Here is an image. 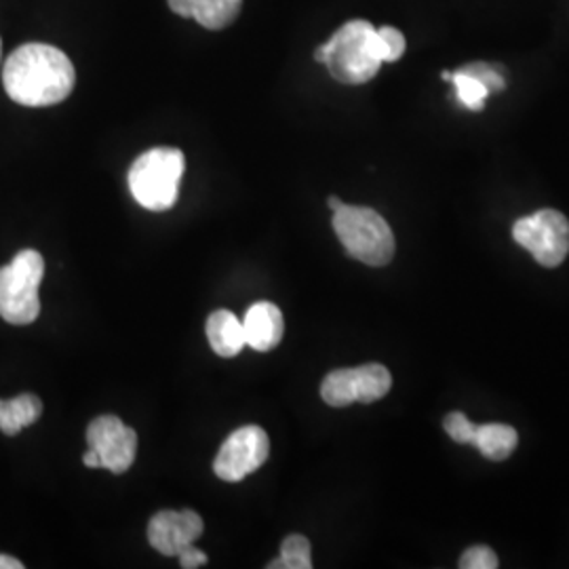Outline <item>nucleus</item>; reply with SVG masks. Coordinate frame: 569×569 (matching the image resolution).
I'll list each match as a JSON object with an SVG mask.
<instances>
[{
	"instance_id": "16",
	"label": "nucleus",
	"mask_w": 569,
	"mask_h": 569,
	"mask_svg": "<svg viewBox=\"0 0 569 569\" xmlns=\"http://www.w3.org/2000/svg\"><path fill=\"white\" fill-rule=\"evenodd\" d=\"M449 81L453 82L456 98L465 108H468V110H481L486 106V100H488L491 91H489L488 84L472 72L470 66L460 68L458 72H451Z\"/></svg>"
},
{
	"instance_id": "2",
	"label": "nucleus",
	"mask_w": 569,
	"mask_h": 569,
	"mask_svg": "<svg viewBox=\"0 0 569 569\" xmlns=\"http://www.w3.org/2000/svg\"><path fill=\"white\" fill-rule=\"evenodd\" d=\"M315 60L326 63L329 74L345 84L371 81L385 63L378 30L363 20L345 23L326 44L315 51Z\"/></svg>"
},
{
	"instance_id": "15",
	"label": "nucleus",
	"mask_w": 569,
	"mask_h": 569,
	"mask_svg": "<svg viewBox=\"0 0 569 569\" xmlns=\"http://www.w3.org/2000/svg\"><path fill=\"white\" fill-rule=\"evenodd\" d=\"M519 443V435L509 425H483L477 427L475 441L479 451L489 460H507Z\"/></svg>"
},
{
	"instance_id": "4",
	"label": "nucleus",
	"mask_w": 569,
	"mask_h": 569,
	"mask_svg": "<svg viewBox=\"0 0 569 569\" xmlns=\"http://www.w3.org/2000/svg\"><path fill=\"white\" fill-rule=\"evenodd\" d=\"M333 230L350 258L367 266H387L395 256V234L387 220L369 209L342 204L333 211Z\"/></svg>"
},
{
	"instance_id": "8",
	"label": "nucleus",
	"mask_w": 569,
	"mask_h": 569,
	"mask_svg": "<svg viewBox=\"0 0 569 569\" xmlns=\"http://www.w3.org/2000/svg\"><path fill=\"white\" fill-rule=\"evenodd\" d=\"M268 453L270 439L264 428L256 425L237 428L218 451L213 470L222 481L239 483L258 468L264 467Z\"/></svg>"
},
{
	"instance_id": "13",
	"label": "nucleus",
	"mask_w": 569,
	"mask_h": 569,
	"mask_svg": "<svg viewBox=\"0 0 569 569\" xmlns=\"http://www.w3.org/2000/svg\"><path fill=\"white\" fill-rule=\"evenodd\" d=\"M204 331H207V340L213 348V352L224 359L237 357L247 345L243 321L234 312L224 310V308L209 315Z\"/></svg>"
},
{
	"instance_id": "24",
	"label": "nucleus",
	"mask_w": 569,
	"mask_h": 569,
	"mask_svg": "<svg viewBox=\"0 0 569 569\" xmlns=\"http://www.w3.org/2000/svg\"><path fill=\"white\" fill-rule=\"evenodd\" d=\"M23 563L18 561L16 557H9V555H0V569H21Z\"/></svg>"
},
{
	"instance_id": "23",
	"label": "nucleus",
	"mask_w": 569,
	"mask_h": 569,
	"mask_svg": "<svg viewBox=\"0 0 569 569\" xmlns=\"http://www.w3.org/2000/svg\"><path fill=\"white\" fill-rule=\"evenodd\" d=\"M82 465L87 468H102L100 456H98L93 449H87V453L82 456Z\"/></svg>"
},
{
	"instance_id": "5",
	"label": "nucleus",
	"mask_w": 569,
	"mask_h": 569,
	"mask_svg": "<svg viewBox=\"0 0 569 569\" xmlns=\"http://www.w3.org/2000/svg\"><path fill=\"white\" fill-rule=\"evenodd\" d=\"M44 260L34 249L20 251L11 264L0 268V317L11 326H30L41 315Z\"/></svg>"
},
{
	"instance_id": "21",
	"label": "nucleus",
	"mask_w": 569,
	"mask_h": 569,
	"mask_svg": "<svg viewBox=\"0 0 569 569\" xmlns=\"http://www.w3.org/2000/svg\"><path fill=\"white\" fill-rule=\"evenodd\" d=\"M470 68H472V72H475L481 81L488 84L489 91H502V89H505V79H502L493 68H489L486 63H470Z\"/></svg>"
},
{
	"instance_id": "18",
	"label": "nucleus",
	"mask_w": 569,
	"mask_h": 569,
	"mask_svg": "<svg viewBox=\"0 0 569 569\" xmlns=\"http://www.w3.org/2000/svg\"><path fill=\"white\" fill-rule=\"evenodd\" d=\"M378 42H380V53L382 61H397L403 58L406 53V37L397 30L385 26L378 30Z\"/></svg>"
},
{
	"instance_id": "10",
	"label": "nucleus",
	"mask_w": 569,
	"mask_h": 569,
	"mask_svg": "<svg viewBox=\"0 0 569 569\" xmlns=\"http://www.w3.org/2000/svg\"><path fill=\"white\" fill-rule=\"evenodd\" d=\"M203 528L194 510H161L148 523V542L164 557H178L203 536Z\"/></svg>"
},
{
	"instance_id": "20",
	"label": "nucleus",
	"mask_w": 569,
	"mask_h": 569,
	"mask_svg": "<svg viewBox=\"0 0 569 569\" xmlns=\"http://www.w3.org/2000/svg\"><path fill=\"white\" fill-rule=\"evenodd\" d=\"M460 568L462 569H493L498 568V557L493 550L488 547H470L465 550L462 559H460Z\"/></svg>"
},
{
	"instance_id": "7",
	"label": "nucleus",
	"mask_w": 569,
	"mask_h": 569,
	"mask_svg": "<svg viewBox=\"0 0 569 569\" xmlns=\"http://www.w3.org/2000/svg\"><path fill=\"white\" fill-rule=\"evenodd\" d=\"M390 387H392V376L387 367L369 363V366L336 369L327 373L321 385V397L329 407L376 403L387 397Z\"/></svg>"
},
{
	"instance_id": "6",
	"label": "nucleus",
	"mask_w": 569,
	"mask_h": 569,
	"mask_svg": "<svg viewBox=\"0 0 569 569\" xmlns=\"http://www.w3.org/2000/svg\"><path fill=\"white\" fill-rule=\"evenodd\" d=\"M515 241L526 247L538 264L555 268L569 253V220L555 209H540L512 226Z\"/></svg>"
},
{
	"instance_id": "12",
	"label": "nucleus",
	"mask_w": 569,
	"mask_h": 569,
	"mask_svg": "<svg viewBox=\"0 0 569 569\" xmlns=\"http://www.w3.org/2000/svg\"><path fill=\"white\" fill-rule=\"evenodd\" d=\"M173 13L197 20L207 30H222L239 18L243 0H169Z\"/></svg>"
},
{
	"instance_id": "9",
	"label": "nucleus",
	"mask_w": 569,
	"mask_h": 569,
	"mask_svg": "<svg viewBox=\"0 0 569 569\" xmlns=\"http://www.w3.org/2000/svg\"><path fill=\"white\" fill-rule=\"evenodd\" d=\"M87 443L100 456L102 468L122 475L133 467L138 435L117 416H100L87 428Z\"/></svg>"
},
{
	"instance_id": "3",
	"label": "nucleus",
	"mask_w": 569,
	"mask_h": 569,
	"mask_svg": "<svg viewBox=\"0 0 569 569\" xmlns=\"http://www.w3.org/2000/svg\"><path fill=\"white\" fill-rule=\"evenodd\" d=\"M186 159L178 148H152L129 169V190L148 211H167L180 199Z\"/></svg>"
},
{
	"instance_id": "1",
	"label": "nucleus",
	"mask_w": 569,
	"mask_h": 569,
	"mask_svg": "<svg viewBox=\"0 0 569 569\" xmlns=\"http://www.w3.org/2000/svg\"><path fill=\"white\" fill-rule=\"evenodd\" d=\"M7 96L20 106L44 108L63 102L77 82V72L70 58L42 42L18 47L2 68Z\"/></svg>"
},
{
	"instance_id": "26",
	"label": "nucleus",
	"mask_w": 569,
	"mask_h": 569,
	"mask_svg": "<svg viewBox=\"0 0 569 569\" xmlns=\"http://www.w3.org/2000/svg\"><path fill=\"white\" fill-rule=\"evenodd\" d=\"M0 53H2V42H0Z\"/></svg>"
},
{
	"instance_id": "14",
	"label": "nucleus",
	"mask_w": 569,
	"mask_h": 569,
	"mask_svg": "<svg viewBox=\"0 0 569 569\" xmlns=\"http://www.w3.org/2000/svg\"><path fill=\"white\" fill-rule=\"evenodd\" d=\"M42 416V401L32 392H21L9 401H0V430L7 437L20 435Z\"/></svg>"
},
{
	"instance_id": "17",
	"label": "nucleus",
	"mask_w": 569,
	"mask_h": 569,
	"mask_svg": "<svg viewBox=\"0 0 569 569\" xmlns=\"http://www.w3.org/2000/svg\"><path fill=\"white\" fill-rule=\"evenodd\" d=\"M312 568V557H310V542L306 536L293 533L287 536L281 545V555L272 563H268V569H310Z\"/></svg>"
},
{
	"instance_id": "11",
	"label": "nucleus",
	"mask_w": 569,
	"mask_h": 569,
	"mask_svg": "<svg viewBox=\"0 0 569 569\" xmlns=\"http://www.w3.org/2000/svg\"><path fill=\"white\" fill-rule=\"evenodd\" d=\"M244 340L258 352H268L283 340V312L272 302H256L243 319Z\"/></svg>"
},
{
	"instance_id": "25",
	"label": "nucleus",
	"mask_w": 569,
	"mask_h": 569,
	"mask_svg": "<svg viewBox=\"0 0 569 569\" xmlns=\"http://www.w3.org/2000/svg\"><path fill=\"white\" fill-rule=\"evenodd\" d=\"M327 204H329V209H331V211H338V209H340L345 203H342L338 197H329V199H327Z\"/></svg>"
},
{
	"instance_id": "22",
	"label": "nucleus",
	"mask_w": 569,
	"mask_h": 569,
	"mask_svg": "<svg viewBox=\"0 0 569 569\" xmlns=\"http://www.w3.org/2000/svg\"><path fill=\"white\" fill-rule=\"evenodd\" d=\"M178 561H180V566L183 569H199L207 566V555H204L203 550L197 549L194 545H190V547H186V549L178 555Z\"/></svg>"
},
{
	"instance_id": "19",
	"label": "nucleus",
	"mask_w": 569,
	"mask_h": 569,
	"mask_svg": "<svg viewBox=\"0 0 569 569\" xmlns=\"http://www.w3.org/2000/svg\"><path fill=\"white\" fill-rule=\"evenodd\" d=\"M443 427H446V432H448L449 437H451L456 443L472 446L477 427L468 420L462 411H451L449 416H446Z\"/></svg>"
}]
</instances>
